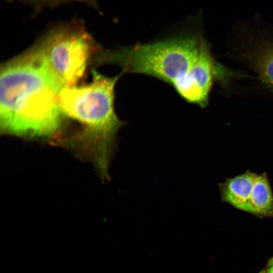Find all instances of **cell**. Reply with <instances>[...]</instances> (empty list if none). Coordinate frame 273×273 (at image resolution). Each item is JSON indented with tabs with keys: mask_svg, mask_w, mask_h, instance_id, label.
<instances>
[{
	"mask_svg": "<svg viewBox=\"0 0 273 273\" xmlns=\"http://www.w3.org/2000/svg\"><path fill=\"white\" fill-rule=\"evenodd\" d=\"M65 86L35 47L6 63L0 78L1 131L31 138H51L64 116L60 93Z\"/></svg>",
	"mask_w": 273,
	"mask_h": 273,
	"instance_id": "obj_1",
	"label": "cell"
},
{
	"mask_svg": "<svg viewBox=\"0 0 273 273\" xmlns=\"http://www.w3.org/2000/svg\"><path fill=\"white\" fill-rule=\"evenodd\" d=\"M209 46L199 33L114 50L112 62L122 74L139 73L171 85L181 98L195 105L201 101L207 76Z\"/></svg>",
	"mask_w": 273,
	"mask_h": 273,
	"instance_id": "obj_2",
	"label": "cell"
},
{
	"mask_svg": "<svg viewBox=\"0 0 273 273\" xmlns=\"http://www.w3.org/2000/svg\"><path fill=\"white\" fill-rule=\"evenodd\" d=\"M121 75L110 77L94 71L89 84L65 86L60 93L64 115L81 125L80 132L62 143L92 160L103 179H109L116 135L125 124L114 109L115 86Z\"/></svg>",
	"mask_w": 273,
	"mask_h": 273,
	"instance_id": "obj_3",
	"label": "cell"
},
{
	"mask_svg": "<svg viewBox=\"0 0 273 273\" xmlns=\"http://www.w3.org/2000/svg\"><path fill=\"white\" fill-rule=\"evenodd\" d=\"M93 44L86 31L72 24L52 30L37 47L65 87L74 86L83 76Z\"/></svg>",
	"mask_w": 273,
	"mask_h": 273,
	"instance_id": "obj_4",
	"label": "cell"
},
{
	"mask_svg": "<svg viewBox=\"0 0 273 273\" xmlns=\"http://www.w3.org/2000/svg\"><path fill=\"white\" fill-rule=\"evenodd\" d=\"M250 42L240 49L239 58L273 90V39L266 38Z\"/></svg>",
	"mask_w": 273,
	"mask_h": 273,
	"instance_id": "obj_5",
	"label": "cell"
},
{
	"mask_svg": "<svg viewBox=\"0 0 273 273\" xmlns=\"http://www.w3.org/2000/svg\"><path fill=\"white\" fill-rule=\"evenodd\" d=\"M257 175L248 170L220 184L222 200L237 209L252 213L250 198Z\"/></svg>",
	"mask_w": 273,
	"mask_h": 273,
	"instance_id": "obj_6",
	"label": "cell"
},
{
	"mask_svg": "<svg viewBox=\"0 0 273 273\" xmlns=\"http://www.w3.org/2000/svg\"><path fill=\"white\" fill-rule=\"evenodd\" d=\"M252 213L258 217L273 216V195L266 173L257 175L252 190Z\"/></svg>",
	"mask_w": 273,
	"mask_h": 273,
	"instance_id": "obj_7",
	"label": "cell"
},
{
	"mask_svg": "<svg viewBox=\"0 0 273 273\" xmlns=\"http://www.w3.org/2000/svg\"><path fill=\"white\" fill-rule=\"evenodd\" d=\"M32 2L36 5H55L64 2L71 1H78L81 2H85L87 3H93V0H26Z\"/></svg>",
	"mask_w": 273,
	"mask_h": 273,
	"instance_id": "obj_8",
	"label": "cell"
},
{
	"mask_svg": "<svg viewBox=\"0 0 273 273\" xmlns=\"http://www.w3.org/2000/svg\"><path fill=\"white\" fill-rule=\"evenodd\" d=\"M261 273H273V261H271Z\"/></svg>",
	"mask_w": 273,
	"mask_h": 273,
	"instance_id": "obj_9",
	"label": "cell"
}]
</instances>
